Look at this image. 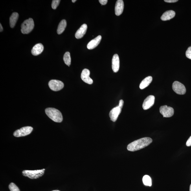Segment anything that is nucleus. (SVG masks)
<instances>
[{
    "instance_id": "1",
    "label": "nucleus",
    "mask_w": 191,
    "mask_h": 191,
    "mask_svg": "<svg viewBox=\"0 0 191 191\" xmlns=\"http://www.w3.org/2000/svg\"><path fill=\"white\" fill-rule=\"evenodd\" d=\"M152 142V139L150 138H141L129 143L127 146V149L131 151L140 150L148 146Z\"/></svg>"
},
{
    "instance_id": "2",
    "label": "nucleus",
    "mask_w": 191,
    "mask_h": 191,
    "mask_svg": "<svg viewBox=\"0 0 191 191\" xmlns=\"http://www.w3.org/2000/svg\"><path fill=\"white\" fill-rule=\"evenodd\" d=\"M45 112L48 117L53 121L57 122H62V114L58 109L52 108H49L45 109Z\"/></svg>"
},
{
    "instance_id": "3",
    "label": "nucleus",
    "mask_w": 191,
    "mask_h": 191,
    "mask_svg": "<svg viewBox=\"0 0 191 191\" xmlns=\"http://www.w3.org/2000/svg\"><path fill=\"white\" fill-rule=\"evenodd\" d=\"M34 22L32 18L24 21L21 25V32L23 34H27L31 32L34 27Z\"/></svg>"
},
{
    "instance_id": "4",
    "label": "nucleus",
    "mask_w": 191,
    "mask_h": 191,
    "mask_svg": "<svg viewBox=\"0 0 191 191\" xmlns=\"http://www.w3.org/2000/svg\"><path fill=\"white\" fill-rule=\"evenodd\" d=\"M45 171V169L34 171L24 170L22 173L24 176L27 177L30 179H37L43 176Z\"/></svg>"
},
{
    "instance_id": "5",
    "label": "nucleus",
    "mask_w": 191,
    "mask_h": 191,
    "mask_svg": "<svg viewBox=\"0 0 191 191\" xmlns=\"http://www.w3.org/2000/svg\"><path fill=\"white\" fill-rule=\"evenodd\" d=\"M33 130V128L32 127H24L15 131L13 135L16 137L25 136L30 134Z\"/></svg>"
},
{
    "instance_id": "6",
    "label": "nucleus",
    "mask_w": 191,
    "mask_h": 191,
    "mask_svg": "<svg viewBox=\"0 0 191 191\" xmlns=\"http://www.w3.org/2000/svg\"><path fill=\"white\" fill-rule=\"evenodd\" d=\"M172 89L175 93L179 95H184L186 92V89L184 85L178 81H175L173 82Z\"/></svg>"
},
{
    "instance_id": "7",
    "label": "nucleus",
    "mask_w": 191,
    "mask_h": 191,
    "mask_svg": "<svg viewBox=\"0 0 191 191\" xmlns=\"http://www.w3.org/2000/svg\"><path fill=\"white\" fill-rule=\"evenodd\" d=\"M50 88L54 91H58L62 89L64 84L61 81L56 80H52L49 83Z\"/></svg>"
},
{
    "instance_id": "8",
    "label": "nucleus",
    "mask_w": 191,
    "mask_h": 191,
    "mask_svg": "<svg viewBox=\"0 0 191 191\" xmlns=\"http://www.w3.org/2000/svg\"><path fill=\"white\" fill-rule=\"evenodd\" d=\"M160 112L164 117L169 118L174 115V111L172 107L165 105L160 107Z\"/></svg>"
},
{
    "instance_id": "9",
    "label": "nucleus",
    "mask_w": 191,
    "mask_h": 191,
    "mask_svg": "<svg viewBox=\"0 0 191 191\" xmlns=\"http://www.w3.org/2000/svg\"><path fill=\"white\" fill-rule=\"evenodd\" d=\"M154 96L150 95L147 97L144 101L142 107L145 110H147L152 107L154 104Z\"/></svg>"
},
{
    "instance_id": "10",
    "label": "nucleus",
    "mask_w": 191,
    "mask_h": 191,
    "mask_svg": "<svg viewBox=\"0 0 191 191\" xmlns=\"http://www.w3.org/2000/svg\"><path fill=\"white\" fill-rule=\"evenodd\" d=\"M122 108L119 106L116 107L111 110L109 115L111 120L113 122H115L121 112Z\"/></svg>"
},
{
    "instance_id": "11",
    "label": "nucleus",
    "mask_w": 191,
    "mask_h": 191,
    "mask_svg": "<svg viewBox=\"0 0 191 191\" xmlns=\"http://www.w3.org/2000/svg\"><path fill=\"white\" fill-rule=\"evenodd\" d=\"M90 71L89 69H84L83 70L81 77L83 81L89 84H92L93 83V80L90 77Z\"/></svg>"
},
{
    "instance_id": "12",
    "label": "nucleus",
    "mask_w": 191,
    "mask_h": 191,
    "mask_svg": "<svg viewBox=\"0 0 191 191\" xmlns=\"http://www.w3.org/2000/svg\"><path fill=\"white\" fill-rule=\"evenodd\" d=\"M120 60L119 57L117 54L114 55L112 60V69L115 73H117L119 70Z\"/></svg>"
},
{
    "instance_id": "13",
    "label": "nucleus",
    "mask_w": 191,
    "mask_h": 191,
    "mask_svg": "<svg viewBox=\"0 0 191 191\" xmlns=\"http://www.w3.org/2000/svg\"><path fill=\"white\" fill-rule=\"evenodd\" d=\"M124 9V3L122 0H118L116 2L115 12L117 16H119L122 14Z\"/></svg>"
},
{
    "instance_id": "14",
    "label": "nucleus",
    "mask_w": 191,
    "mask_h": 191,
    "mask_svg": "<svg viewBox=\"0 0 191 191\" xmlns=\"http://www.w3.org/2000/svg\"><path fill=\"white\" fill-rule=\"evenodd\" d=\"M102 37L101 36H98L90 41L87 44V48L89 50H91L96 48L99 45L101 40Z\"/></svg>"
},
{
    "instance_id": "15",
    "label": "nucleus",
    "mask_w": 191,
    "mask_h": 191,
    "mask_svg": "<svg viewBox=\"0 0 191 191\" xmlns=\"http://www.w3.org/2000/svg\"><path fill=\"white\" fill-rule=\"evenodd\" d=\"M87 24H83L76 31L75 34L76 38L77 39L83 38L87 32Z\"/></svg>"
},
{
    "instance_id": "16",
    "label": "nucleus",
    "mask_w": 191,
    "mask_h": 191,
    "mask_svg": "<svg viewBox=\"0 0 191 191\" xmlns=\"http://www.w3.org/2000/svg\"><path fill=\"white\" fill-rule=\"evenodd\" d=\"M44 46L42 44H37L33 48L31 53L33 55H38L42 53L44 50Z\"/></svg>"
},
{
    "instance_id": "17",
    "label": "nucleus",
    "mask_w": 191,
    "mask_h": 191,
    "mask_svg": "<svg viewBox=\"0 0 191 191\" xmlns=\"http://www.w3.org/2000/svg\"><path fill=\"white\" fill-rule=\"evenodd\" d=\"M175 15V11L170 10L164 12L161 17L162 20L166 21L169 20L174 17Z\"/></svg>"
},
{
    "instance_id": "18",
    "label": "nucleus",
    "mask_w": 191,
    "mask_h": 191,
    "mask_svg": "<svg viewBox=\"0 0 191 191\" xmlns=\"http://www.w3.org/2000/svg\"><path fill=\"white\" fill-rule=\"evenodd\" d=\"M153 78L152 76H148L146 78L140 83V89H143L148 86L152 82Z\"/></svg>"
},
{
    "instance_id": "19",
    "label": "nucleus",
    "mask_w": 191,
    "mask_h": 191,
    "mask_svg": "<svg viewBox=\"0 0 191 191\" xmlns=\"http://www.w3.org/2000/svg\"><path fill=\"white\" fill-rule=\"evenodd\" d=\"M19 15L18 13H13L10 17V25L12 28H14L18 20Z\"/></svg>"
},
{
    "instance_id": "20",
    "label": "nucleus",
    "mask_w": 191,
    "mask_h": 191,
    "mask_svg": "<svg viewBox=\"0 0 191 191\" xmlns=\"http://www.w3.org/2000/svg\"><path fill=\"white\" fill-rule=\"evenodd\" d=\"M67 26V22L65 19H63L59 23L58 26V30H57V33L58 34H60L64 31L66 27Z\"/></svg>"
},
{
    "instance_id": "21",
    "label": "nucleus",
    "mask_w": 191,
    "mask_h": 191,
    "mask_svg": "<svg viewBox=\"0 0 191 191\" xmlns=\"http://www.w3.org/2000/svg\"><path fill=\"white\" fill-rule=\"evenodd\" d=\"M63 59L65 64L69 66L71 64V58L69 52H65L64 55Z\"/></svg>"
},
{
    "instance_id": "22",
    "label": "nucleus",
    "mask_w": 191,
    "mask_h": 191,
    "mask_svg": "<svg viewBox=\"0 0 191 191\" xmlns=\"http://www.w3.org/2000/svg\"><path fill=\"white\" fill-rule=\"evenodd\" d=\"M143 182L144 185L151 186L152 185V181L150 176L148 175H145L143 178Z\"/></svg>"
},
{
    "instance_id": "23",
    "label": "nucleus",
    "mask_w": 191,
    "mask_h": 191,
    "mask_svg": "<svg viewBox=\"0 0 191 191\" xmlns=\"http://www.w3.org/2000/svg\"><path fill=\"white\" fill-rule=\"evenodd\" d=\"M9 187L10 191H20L18 187L14 183H11Z\"/></svg>"
},
{
    "instance_id": "24",
    "label": "nucleus",
    "mask_w": 191,
    "mask_h": 191,
    "mask_svg": "<svg viewBox=\"0 0 191 191\" xmlns=\"http://www.w3.org/2000/svg\"><path fill=\"white\" fill-rule=\"evenodd\" d=\"M60 0H53L52 1L51 4L52 8L54 10L56 9L60 4Z\"/></svg>"
},
{
    "instance_id": "25",
    "label": "nucleus",
    "mask_w": 191,
    "mask_h": 191,
    "mask_svg": "<svg viewBox=\"0 0 191 191\" xmlns=\"http://www.w3.org/2000/svg\"><path fill=\"white\" fill-rule=\"evenodd\" d=\"M186 56L189 59L191 60V47L188 48L186 52Z\"/></svg>"
},
{
    "instance_id": "26",
    "label": "nucleus",
    "mask_w": 191,
    "mask_h": 191,
    "mask_svg": "<svg viewBox=\"0 0 191 191\" xmlns=\"http://www.w3.org/2000/svg\"><path fill=\"white\" fill-rule=\"evenodd\" d=\"M186 146L188 147L191 146V136L186 142Z\"/></svg>"
},
{
    "instance_id": "27",
    "label": "nucleus",
    "mask_w": 191,
    "mask_h": 191,
    "mask_svg": "<svg viewBox=\"0 0 191 191\" xmlns=\"http://www.w3.org/2000/svg\"><path fill=\"white\" fill-rule=\"evenodd\" d=\"M99 2L102 5H105L107 3L108 1L107 0H99Z\"/></svg>"
},
{
    "instance_id": "28",
    "label": "nucleus",
    "mask_w": 191,
    "mask_h": 191,
    "mask_svg": "<svg viewBox=\"0 0 191 191\" xmlns=\"http://www.w3.org/2000/svg\"><path fill=\"white\" fill-rule=\"evenodd\" d=\"M164 1L167 2V3H175V2L178 1V0H164Z\"/></svg>"
},
{
    "instance_id": "29",
    "label": "nucleus",
    "mask_w": 191,
    "mask_h": 191,
    "mask_svg": "<svg viewBox=\"0 0 191 191\" xmlns=\"http://www.w3.org/2000/svg\"><path fill=\"white\" fill-rule=\"evenodd\" d=\"M124 104V102L123 100H120L119 102V105H118V106L121 108H122Z\"/></svg>"
},
{
    "instance_id": "30",
    "label": "nucleus",
    "mask_w": 191,
    "mask_h": 191,
    "mask_svg": "<svg viewBox=\"0 0 191 191\" xmlns=\"http://www.w3.org/2000/svg\"><path fill=\"white\" fill-rule=\"evenodd\" d=\"M0 24H1V25H0V26H1V27H0V28H1V29H0V30H0V32H2L3 31V27H2V25H1V23Z\"/></svg>"
},
{
    "instance_id": "31",
    "label": "nucleus",
    "mask_w": 191,
    "mask_h": 191,
    "mask_svg": "<svg viewBox=\"0 0 191 191\" xmlns=\"http://www.w3.org/2000/svg\"><path fill=\"white\" fill-rule=\"evenodd\" d=\"M76 1V0H72V2H73V3H75Z\"/></svg>"
},
{
    "instance_id": "32",
    "label": "nucleus",
    "mask_w": 191,
    "mask_h": 191,
    "mask_svg": "<svg viewBox=\"0 0 191 191\" xmlns=\"http://www.w3.org/2000/svg\"><path fill=\"white\" fill-rule=\"evenodd\" d=\"M190 191H191V184L190 186Z\"/></svg>"
},
{
    "instance_id": "33",
    "label": "nucleus",
    "mask_w": 191,
    "mask_h": 191,
    "mask_svg": "<svg viewBox=\"0 0 191 191\" xmlns=\"http://www.w3.org/2000/svg\"><path fill=\"white\" fill-rule=\"evenodd\" d=\"M52 191H60V190H53Z\"/></svg>"
},
{
    "instance_id": "34",
    "label": "nucleus",
    "mask_w": 191,
    "mask_h": 191,
    "mask_svg": "<svg viewBox=\"0 0 191 191\" xmlns=\"http://www.w3.org/2000/svg\"></svg>"
}]
</instances>
